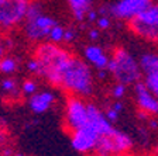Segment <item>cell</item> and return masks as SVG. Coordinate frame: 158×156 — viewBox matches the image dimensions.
<instances>
[{
  "label": "cell",
  "instance_id": "cell-26",
  "mask_svg": "<svg viewBox=\"0 0 158 156\" xmlns=\"http://www.w3.org/2000/svg\"><path fill=\"white\" fill-rule=\"evenodd\" d=\"M86 18L89 20V21H98V11H95V10H90L88 13V16H86Z\"/></svg>",
  "mask_w": 158,
  "mask_h": 156
},
{
  "label": "cell",
  "instance_id": "cell-8",
  "mask_svg": "<svg viewBox=\"0 0 158 156\" xmlns=\"http://www.w3.org/2000/svg\"><path fill=\"white\" fill-rule=\"evenodd\" d=\"M151 3L152 2H150V0H120V2L110 4L109 11L116 18L131 21L141 11H144Z\"/></svg>",
  "mask_w": 158,
  "mask_h": 156
},
{
  "label": "cell",
  "instance_id": "cell-22",
  "mask_svg": "<svg viewBox=\"0 0 158 156\" xmlns=\"http://www.w3.org/2000/svg\"><path fill=\"white\" fill-rule=\"evenodd\" d=\"M2 89L6 91H13L14 89H16V82H14L13 79H4V80L2 82Z\"/></svg>",
  "mask_w": 158,
  "mask_h": 156
},
{
  "label": "cell",
  "instance_id": "cell-27",
  "mask_svg": "<svg viewBox=\"0 0 158 156\" xmlns=\"http://www.w3.org/2000/svg\"><path fill=\"white\" fill-rule=\"evenodd\" d=\"M98 37H99V31L98 30H89V38L90 39H98Z\"/></svg>",
  "mask_w": 158,
  "mask_h": 156
},
{
  "label": "cell",
  "instance_id": "cell-31",
  "mask_svg": "<svg viewBox=\"0 0 158 156\" xmlns=\"http://www.w3.org/2000/svg\"><path fill=\"white\" fill-rule=\"evenodd\" d=\"M106 75H107V69H103V70H99V72H98V76H99L100 79H105Z\"/></svg>",
  "mask_w": 158,
  "mask_h": 156
},
{
  "label": "cell",
  "instance_id": "cell-14",
  "mask_svg": "<svg viewBox=\"0 0 158 156\" xmlns=\"http://www.w3.org/2000/svg\"><path fill=\"white\" fill-rule=\"evenodd\" d=\"M140 68L143 73L151 75V73H158V54L155 52H144L140 56Z\"/></svg>",
  "mask_w": 158,
  "mask_h": 156
},
{
  "label": "cell",
  "instance_id": "cell-28",
  "mask_svg": "<svg viewBox=\"0 0 158 156\" xmlns=\"http://www.w3.org/2000/svg\"><path fill=\"white\" fill-rule=\"evenodd\" d=\"M137 115H138V118H140V120H143V121H147L148 118H150V115H148L147 113H144V111H141V110H138Z\"/></svg>",
  "mask_w": 158,
  "mask_h": 156
},
{
  "label": "cell",
  "instance_id": "cell-7",
  "mask_svg": "<svg viewBox=\"0 0 158 156\" xmlns=\"http://www.w3.org/2000/svg\"><path fill=\"white\" fill-rule=\"evenodd\" d=\"M28 6L27 0H0V27L10 28L26 20Z\"/></svg>",
  "mask_w": 158,
  "mask_h": 156
},
{
  "label": "cell",
  "instance_id": "cell-11",
  "mask_svg": "<svg viewBox=\"0 0 158 156\" xmlns=\"http://www.w3.org/2000/svg\"><path fill=\"white\" fill-rule=\"evenodd\" d=\"M134 94L138 108L148 115H158V98L147 89L144 82H138L134 85Z\"/></svg>",
  "mask_w": 158,
  "mask_h": 156
},
{
  "label": "cell",
  "instance_id": "cell-24",
  "mask_svg": "<svg viewBox=\"0 0 158 156\" xmlns=\"http://www.w3.org/2000/svg\"><path fill=\"white\" fill-rule=\"evenodd\" d=\"M98 27L99 28H102V30L109 28V27H110V20H109L106 16H102L98 20Z\"/></svg>",
  "mask_w": 158,
  "mask_h": 156
},
{
  "label": "cell",
  "instance_id": "cell-20",
  "mask_svg": "<svg viewBox=\"0 0 158 156\" xmlns=\"http://www.w3.org/2000/svg\"><path fill=\"white\" fill-rule=\"evenodd\" d=\"M126 90H127V86L122 85V83H117V85L113 87L112 90V94L114 98H122L123 96L126 94Z\"/></svg>",
  "mask_w": 158,
  "mask_h": 156
},
{
  "label": "cell",
  "instance_id": "cell-2",
  "mask_svg": "<svg viewBox=\"0 0 158 156\" xmlns=\"http://www.w3.org/2000/svg\"><path fill=\"white\" fill-rule=\"evenodd\" d=\"M61 89L76 97H88L92 94L93 76L85 61L72 56L61 73Z\"/></svg>",
  "mask_w": 158,
  "mask_h": 156
},
{
  "label": "cell",
  "instance_id": "cell-9",
  "mask_svg": "<svg viewBox=\"0 0 158 156\" xmlns=\"http://www.w3.org/2000/svg\"><path fill=\"white\" fill-rule=\"evenodd\" d=\"M100 138L98 132L95 131V128L90 127V124L88 122L85 128L78 130L75 132L71 134V145L76 152L81 153H88L90 150L96 149L98 141Z\"/></svg>",
  "mask_w": 158,
  "mask_h": 156
},
{
  "label": "cell",
  "instance_id": "cell-21",
  "mask_svg": "<svg viewBox=\"0 0 158 156\" xmlns=\"http://www.w3.org/2000/svg\"><path fill=\"white\" fill-rule=\"evenodd\" d=\"M27 69L30 72H33V73H37V75H41V65H40V62L37 61L35 58L30 59L28 63H27Z\"/></svg>",
  "mask_w": 158,
  "mask_h": 156
},
{
  "label": "cell",
  "instance_id": "cell-18",
  "mask_svg": "<svg viewBox=\"0 0 158 156\" xmlns=\"http://www.w3.org/2000/svg\"><path fill=\"white\" fill-rule=\"evenodd\" d=\"M64 37H65V28L61 26H56L55 28H52L51 34H49V41L52 44H58L61 41H64Z\"/></svg>",
  "mask_w": 158,
  "mask_h": 156
},
{
  "label": "cell",
  "instance_id": "cell-33",
  "mask_svg": "<svg viewBox=\"0 0 158 156\" xmlns=\"http://www.w3.org/2000/svg\"><path fill=\"white\" fill-rule=\"evenodd\" d=\"M155 153H157V155H158V145H157V146H155Z\"/></svg>",
  "mask_w": 158,
  "mask_h": 156
},
{
  "label": "cell",
  "instance_id": "cell-13",
  "mask_svg": "<svg viewBox=\"0 0 158 156\" xmlns=\"http://www.w3.org/2000/svg\"><path fill=\"white\" fill-rule=\"evenodd\" d=\"M85 58L88 62H90L95 68H98L99 70H103V69H107L109 66V56L105 54L100 46L98 45H89L85 48Z\"/></svg>",
  "mask_w": 158,
  "mask_h": 156
},
{
  "label": "cell",
  "instance_id": "cell-15",
  "mask_svg": "<svg viewBox=\"0 0 158 156\" xmlns=\"http://www.w3.org/2000/svg\"><path fill=\"white\" fill-rule=\"evenodd\" d=\"M68 4L71 7V11H72L75 20L83 21L88 16V13L90 11V7L93 3L90 0H69Z\"/></svg>",
  "mask_w": 158,
  "mask_h": 156
},
{
  "label": "cell",
  "instance_id": "cell-4",
  "mask_svg": "<svg viewBox=\"0 0 158 156\" xmlns=\"http://www.w3.org/2000/svg\"><path fill=\"white\" fill-rule=\"evenodd\" d=\"M56 26H58V23L54 17L43 13L41 4L30 3L26 14L24 31L31 41H41V39L49 37L52 28H55Z\"/></svg>",
  "mask_w": 158,
  "mask_h": 156
},
{
  "label": "cell",
  "instance_id": "cell-10",
  "mask_svg": "<svg viewBox=\"0 0 158 156\" xmlns=\"http://www.w3.org/2000/svg\"><path fill=\"white\" fill-rule=\"evenodd\" d=\"M88 117L90 127L95 128V131L100 137H112L116 132V128L106 118V114H103L99 110L98 106H95L92 103H88Z\"/></svg>",
  "mask_w": 158,
  "mask_h": 156
},
{
  "label": "cell",
  "instance_id": "cell-32",
  "mask_svg": "<svg viewBox=\"0 0 158 156\" xmlns=\"http://www.w3.org/2000/svg\"><path fill=\"white\" fill-rule=\"evenodd\" d=\"M2 51H3V48H2V39H0V55H2Z\"/></svg>",
  "mask_w": 158,
  "mask_h": 156
},
{
  "label": "cell",
  "instance_id": "cell-23",
  "mask_svg": "<svg viewBox=\"0 0 158 156\" xmlns=\"http://www.w3.org/2000/svg\"><path fill=\"white\" fill-rule=\"evenodd\" d=\"M106 118H107V120L113 124V122H116V121L118 120V113H117L116 110H113L112 107H110L107 111H106Z\"/></svg>",
  "mask_w": 158,
  "mask_h": 156
},
{
  "label": "cell",
  "instance_id": "cell-12",
  "mask_svg": "<svg viewBox=\"0 0 158 156\" xmlns=\"http://www.w3.org/2000/svg\"><path fill=\"white\" fill-rule=\"evenodd\" d=\"M54 103H55V96H54V93L45 90V91H40V93H35L34 96H31V98H30V101H28V106L33 113L43 114L52 107Z\"/></svg>",
  "mask_w": 158,
  "mask_h": 156
},
{
  "label": "cell",
  "instance_id": "cell-29",
  "mask_svg": "<svg viewBox=\"0 0 158 156\" xmlns=\"http://www.w3.org/2000/svg\"><path fill=\"white\" fill-rule=\"evenodd\" d=\"M112 108H113V110H116L117 113H120V111L123 110V103H120V101H116V103H113Z\"/></svg>",
  "mask_w": 158,
  "mask_h": 156
},
{
  "label": "cell",
  "instance_id": "cell-5",
  "mask_svg": "<svg viewBox=\"0 0 158 156\" xmlns=\"http://www.w3.org/2000/svg\"><path fill=\"white\" fill-rule=\"evenodd\" d=\"M128 27L140 38L158 42V3H151L135 18L128 21Z\"/></svg>",
  "mask_w": 158,
  "mask_h": 156
},
{
  "label": "cell",
  "instance_id": "cell-16",
  "mask_svg": "<svg viewBox=\"0 0 158 156\" xmlns=\"http://www.w3.org/2000/svg\"><path fill=\"white\" fill-rule=\"evenodd\" d=\"M144 85L147 89L151 91L152 94L158 98V73H151V75H145Z\"/></svg>",
  "mask_w": 158,
  "mask_h": 156
},
{
  "label": "cell",
  "instance_id": "cell-25",
  "mask_svg": "<svg viewBox=\"0 0 158 156\" xmlns=\"http://www.w3.org/2000/svg\"><path fill=\"white\" fill-rule=\"evenodd\" d=\"M73 38H75V33H73V30L72 28L65 30V37H64V41H65V42H71Z\"/></svg>",
  "mask_w": 158,
  "mask_h": 156
},
{
  "label": "cell",
  "instance_id": "cell-6",
  "mask_svg": "<svg viewBox=\"0 0 158 156\" xmlns=\"http://www.w3.org/2000/svg\"><path fill=\"white\" fill-rule=\"evenodd\" d=\"M88 104L81 97L69 96L65 104V128L69 134L82 130L88 125Z\"/></svg>",
  "mask_w": 158,
  "mask_h": 156
},
{
  "label": "cell",
  "instance_id": "cell-3",
  "mask_svg": "<svg viewBox=\"0 0 158 156\" xmlns=\"http://www.w3.org/2000/svg\"><path fill=\"white\" fill-rule=\"evenodd\" d=\"M107 70L114 76L117 83L127 85H137L141 78V68L135 58L126 48H116L109 62Z\"/></svg>",
  "mask_w": 158,
  "mask_h": 156
},
{
  "label": "cell",
  "instance_id": "cell-19",
  "mask_svg": "<svg viewBox=\"0 0 158 156\" xmlns=\"http://www.w3.org/2000/svg\"><path fill=\"white\" fill-rule=\"evenodd\" d=\"M21 90H23L24 94L34 96L37 93V83L34 80H26L21 85Z\"/></svg>",
  "mask_w": 158,
  "mask_h": 156
},
{
  "label": "cell",
  "instance_id": "cell-1",
  "mask_svg": "<svg viewBox=\"0 0 158 156\" xmlns=\"http://www.w3.org/2000/svg\"><path fill=\"white\" fill-rule=\"evenodd\" d=\"M72 54L52 42L40 44L35 49L34 58L41 65V75L52 86L61 87V73L72 59Z\"/></svg>",
  "mask_w": 158,
  "mask_h": 156
},
{
  "label": "cell",
  "instance_id": "cell-17",
  "mask_svg": "<svg viewBox=\"0 0 158 156\" xmlns=\"http://www.w3.org/2000/svg\"><path fill=\"white\" fill-rule=\"evenodd\" d=\"M17 69V62L13 58H3L0 61V72L3 73H13Z\"/></svg>",
  "mask_w": 158,
  "mask_h": 156
},
{
  "label": "cell",
  "instance_id": "cell-34",
  "mask_svg": "<svg viewBox=\"0 0 158 156\" xmlns=\"http://www.w3.org/2000/svg\"><path fill=\"white\" fill-rule=\"evenodd\" d=\"M14 156H24V155H21V153H17V155H14Z\"/></svg>",
  "mask_w": 158,
  "mask_h": 156
},
{
  "label": "cell",
  "instance_id": "cell-30",
  "mask_svg": "<svg viewBox=\"0 0 158 156\" xmlns=\"http://www.w3.org/2000/svg\"><path fill=\"white\" fill-rule=\"evenodd\" d=\"M148 124H150V128H152V130L158 128V121H155V120H150L148 121Z\"/></svg>",
  "mask_w": 158,
  "mask_h": 156
},
{
  "label": "cell",
  "instance_id": "cell-35",
  "mask_svg": "<svg viewBox=\"0 0 158 156\" xmlns=\"http://www.w3.org/2000/svg\"><path fill=\"white\" fill-rule=\"evenodd\" d=\"M0 61H2V59H0Z\"/></svg>",
  "mask_w": 158,
  "mask_h": 156
}]
</instances>
